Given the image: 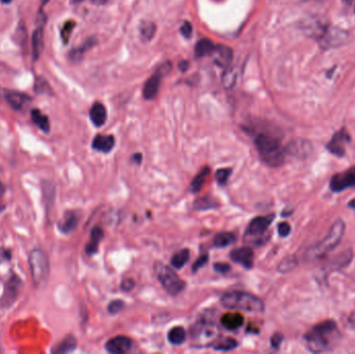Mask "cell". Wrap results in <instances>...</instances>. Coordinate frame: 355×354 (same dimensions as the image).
I'll use <instances>...</instances> for the list:
<instances>
[{"instance_id": "cell-26", "label": "cell", "mask_w": 355, "mask_h": 354, "mask_svg": "<svg viewBox=\"0 0 355 354\" xmlns=\"http://www.w3.org/2000/svg\"><path fill=\"white\" fill-rule=\"evenodd\" d=\"M30 116L33 123L42 131L46 133L50 131V121H49V118L45 115H43L40 111H38V109H32Z\"/></svg>"}, {"instance_id": "cell-42", "label": "cell", "mask_w": 355, "mask_h": 354, "mask_svg": "<svg viewBox=\"0 0 355 354\" xmlns=\"http://www.w3.org/2000/svg\"><path fill=\"white\" fill-rule=\"evenodd\" d=\"M11 259V251L8 248L0 247V264L3 262H7Z\"/></svg>"}, {"instance_id": "cell-10", "label": "cell", "mask_w": 355, "mask_h": 354, "mask_svg": "<svg viewBox=\"0 0 355 354\" xmlns=\"http://www.w3.org/2000/svg\"><path fill=\"white\" fill-rule=\"evenodd\" d=\"M170 65V64H169ZM168 64H166V67H161L159 70H157L154 74L145 81L144 87H143V97L144 99L146 100H153L156 98V96L159 93V90H160V84H161V80L163 77V71L169 66Z\"/></svg>"}, {"instance_id": "cell-5", "label": "cell", "mask_w": 355, "mask_h": 354, "mask_svg": "<svg viewBox=\"0 0 355 354\" xmlns=\"http://www.w3.org/2000/svg\"><path fill=\"white\" fill-rule=\"evenodd\" d=\"M29 267L33 283L36 287H43L49 276L50 265L47 254L42 249H33L29 254Z\"/></svg>"}, {"instance_id": "cell-13", "label": "cell", "mask_w": 355, "mask_h": 354, "mask_svg": "<svg viewBox=\"0 0 355 354\" xmlns=\"http://www.w3.org/2000/svg\"><path fill=\"white\" fill-rule=\"evenodd\" d=\"M131 346H132V341L130 338L126 336H118L110 339L106 343L105 348L109 353L123 354L128 352Z\"/></svg>"}, {"instance_id": "cell-4", "label": "cell", "mask_w": 355, "mask_h": 354, "mask_svg": "<svg viewBox=\"0 0 355 354\" xmlns=\"http://www.w3.org/2000/svg\"><path fill=\"white\" fill-rule=\"evenodd\" d=\"M345 224L343 221H337L332 228H330L328 234L315 246L310 248L308 251V258L311 260H317L322 258L324 254L335 249L338 244L342 241L343 236L345 234Z\"/></svg>"}, {"instance_id": "cell-11", "label": "cell", "mask_w": 355, "mask_h": 354, "mask_svg": "<svg viewBox=\"0 0 355 354\" xmlns=\"http://www.w3.org/2000/svg\"><path fill=\"white\" fill-rule=\"evenodd\" d=\"M274 215H267V216H259L253 218L249 223L246 229V236H260L263 235L269 226L273 222Z\"/></svg>"}, {"instance_id": "cell-35", "label": "cell", "mask_w": 355, "mask_h": 354, "mask_svg": "<svg viewBox=\"0 0 355 354\" xmlns=\"http://www.w3.org/2000/svg\"><path fill=\"white\" fill-rule=\"evenodd\" d=\"M231 175H232L231 168H220L217 170L215 174V179L219 185L225 186L228 183Z\"/></svg>"}, {"instance_id": "cell-8", "label": "cell", "mask_w": 355, "mask_h": 354, "mask_svg": "<svg viewBox=\"0 0 355 354\" xmlns=\"http://www.w3.org/2000/svg\"><path fill=\"white\" fill-rule=\"evenodd\" d=\"M330 189L334 192H342L348 188L355 187V167H351L344 173L336 174L330 179Z\"/></svg>"}, {"instance_id": "cell-12", "label": "cell", "mask_w": 355, "mask_h": 354, "mask_svg": "<svg viewBox=\"0 0 355 354\" xmlns=\"http://www.w3.org/2000/svg\"><path fill=\"white\" fill-rule=\"evenodd\" d=\"M46 22V17L42 13V17L39 18V24L36 26L35 30L32 33V54L33 58L36 60L40 55L42 54V51L44 49V25Z\"/></svg>"}, {"instance_id": "cell-52", "label": "cell", "mask_w": 355, "mask_h": 354, "mask_svg": "<svg viewBox=\"0 0 355 354\" xmlns=\"http://www.w3.org/2000/svg\"><path fill=\"white\" fill-rule=\"evenodd\" d=\"M1 2L4 3V4H7V3L11 2V0H1Z\"/></svg>"}, {"instance_id": "cell-9", "label": "cell", "mask_w": 355, "mask_h": 354, "mask_svg": "<svg viewBox=\"0 0 355 354\" xmlns=\"http://www.w3.org/2000/svg\"><path fill=\"white\" fill-rule=\"evenodd\" d=\"M350 142L349 133L342 129L338 131L330 141L327 143V150L335 156L342 157L346 153V145Z\"/></svg>"}, {"instance_id": "cell-37", "label": "cell", "mask_w": 355, "mask_h": 354, "mask_svg": "<svg viewBox=\"0 0 355 354\" xmlns=\"http://www.w3.org/2000/svg\"><path fill=\"white\" fill-rule=\"evenodd\" d=\"M208 261H209V257H208V254H207V253L202 254L201 257H200L197 261L194 262V264H193V266H192L193 272H197L199 269H201L202 267H204V266L208 263Z\"/></svg>"}, {"instance_id": "cell-41", "label": "cell", "mask_w": 355, "mask_h": 354, "mask_svg": "<svg viewBox=\"0 0 355 354\" xmlns=\"http://www.w3.org/2000/svg\"><path fill=\"white\" fill-rule=\"evenodd\" d=\"M181 33L185 36V38H190L192 34V25L189 22H184L183 23V25L180 28Z\"/></svg>"}, {"instance_id": "cell-2", "label": "cell", "mask_w": 355, "mask_h": 354, "mask_svg": "<svg viewBox=\"0 0 355 354\" xmlns=\"http://www.w3.org/2000/svg\"><path fill=\"white\" fill-rule=\"evenodd\" d=\"M254 144L264 163L271 167L283 165L286 150L281 145L279 138L272 134L260 133L254 138Z\"/></svg>"}, {"instance_id": "cell-47", "label": "cell", "mask_w": 355, "mask_h": 354, "mask_svg": "<svg viewBox=\"0 0 355 354\" xmlns=\"http://www.w3.org/2000/svg\"><path fill=\"white\" fill-rule=\"evenodd\" d=\"M187 66H188V63L185 62V60H184V62H181V64H180V68H181L182 71L187 70Z\"/></svg>"}, {"instance_id": "cell-27", "label": "cell", "mask_w": 355, "mask_h": 354, "mask_svg": "<svg viewBox=\"0 0 355 354\" xmlns=\"http://www.w3.org/2000/svg\"><path fill=\"white\" fill-rule=\"evenodd\" d=\"M77 346V341L75 339L74 336H68L66 337L62 343H59L58 345H56L55 349L52 350L53 353H58V354H62V353H68V352H71L74 350Z\"/></svg>"}, {"instance_id": "cell-46", "label": "cell", "mask_w": 355, "mask_h": 354, "mask_svg": "<svg viewBox=\"0 0 355 354\" xmlns=\"http://www.w3.org/2000/svg\"><path fill=\"white\" fill-rule=\"evenodd\" d=\"M133 159L136 161V163L139 164L141 162V160H142V156H141V154H134L133 155Z\"/></svg>"}, {"instance_id": "cell-36", "label": "cell", "mask_w": 355, "mask_h": 354, "mask_svg": "<svg viewBox=\"0 0 355 354\" xmlns=\"http://www.w3.org/2000/svg\"><path fill=\"white\" fill-rule=\"evenodd\" d=\"M125 308V302L123 300L116 299L108 304V312L110 314H118Z\"/></svg>"}, {"instance_id": "cell-18", "label": "cell", "mask_w": 355, "mask_h": 354, "mask_svg": "<svg viewBox=\"0 0 355 354\" xmlns=\"http://www.w3.org/2000/svg\"><path fill=\"white\" fill-rule=\"evenodd\" d=\"M115 137L113 135H97L93 140V149L102 152V153H109L114 149L115 146Z\"/></svg>"}, {"instance_id": "cell-34", "label": "cell", "mask_w": 355, "mask_h": 354, "mask_svg": "<svg viewBox=\"0 0 355 354\" xmlns=\"http://www.w3.org/2000/svg\"><path fill=\"white\" fill-rule=\"evenodd\" d=\"M296 265H297L296 258L294 257V255H289V257L285 258L283 261L280 262V264L278 266V270L280 272H288V271L292 270L293 268H295Z\"/></svg>"}, {"instance_id": "cell-24", "label": "cell", "mask_w": 355, "mask_h": 354, "mask_svg": "<svg viewBox=\"0 0 355 354\" xmlns=\"http://www.w3.org/2000/svg\"><path fill=\"white\" fill-rule=\"evenodd\" d=\"M210 168L209 167H204L201 172L195 176L190 184V190L193 193H198L201 191L202 187L205 185V183L207 182V179L210 176Z\"/></svg>"}, {"instance_id": "cell-40", "label": "cell", "mask_w": 355, "mask_h": 354, "mask_svg": "<svg viewBox=\"0 0 355 354\" xmlns=\"http://www.w3.org/2000/svg\"><path fill=\"white\" fill-rule=\"evenodd\" d=\"M283 340H284V336L281 335V334L277 333V334L273 335L272 338H271V340H270L271 347H272L273 349L279 348V346H280V344H281V342H283Z\"/></svg>"}, {"instance_id": "cell-45", "label": "cell", "mask_w": 355, "mask_h": 354, "mask_svg": "<svg viewBox=\"0 0 355 354\" xmlns=\"http://www.w3.org/2000/svg\"><path fill=\"white\" fill-rule=\"evenodd\" d=\"M109 1L110 0H92V3L95 5H104Z\"/></svg>"}, {"instance_id": "cell-38", "label": "cell", "mask_w": 355, "mask_h": 354, "mask_svg": "<svg viewBox=\"0 0 355 354\" xmlns=\"http://www.w3.org/2000/svg\"><path fill=\"white\" fill-rule=\"evenodd\" d=\"M74 25H75V23L74 22H68L67 24H65V26H64V29L62 31V36H63V39L65 41V43L68 42L69 38H70V35H71V32L73 30V28H74Z\"/></svg>"}, {"instance_id": "cell-3", "label": "cell", "mask_w": 355, "mask_h": 354, "mask_svg": "<svg viewBox=\"0 0 355 354\" xmlns=\"http://www.w3.org/2000/svg\"><path fill=\"white\" fill-rule=\"evenodd\" d=\"M222 303L226 309L250 313H263L264 303L256 296L243 291H231L222 297Z\"/></svg>"}, {"instance_id": "cell-17", "label": "cell", "mask_w": 355, "mask_h": 354, "mask_svg": "<svg viewBox=\"0 0 355 354\" xmlns=\"http://www.w3.org/2000/svg\"><path fill=\"white\" fill-rule=\"evenodd\" d=\"M90 118L92 123L96 127L103 126L107 119V112L105 106L100 102H96L90 111Z\"/></svg>"}, {"instance_id": "cell-1", "label": "cell", "mask_w": 355, "mask_h": 354, "mask_svg": "<svg viewBox=\"0 0 355 354\" xmlns=\"http://www.w3.org/2000/svg\"><path fill=\"white\" fill-rule=\"evenodd\" d=\"M338 337L339 329L337 323L333 320H327L315 325L304 336V340L310 351L320 353L332 349Z\"/></svg>"}, {"instance_id": "cell-23", "label": "cell", "mask_w": 355, "mask_h": 354, "mask_svg": "<svg viewBox=\"0 0 355 354\" xmlns=\"http://www.w3.org/2000/svg\"><path fill=\"white\" fill-rule=\"evenodd\" d=\"M216 49V45H214V43L208 39H203L201 41H199L195 45L194 48V54L195 57H204L207 55H210L212 53H214Z\"/></svg>"}, {"instance_id": "cell-20", "label": "cell", "mask_w": 355, "mask_h": 354, "mask_svg": "<svg viewBox=\"0 0 355 354\" xmlns=\"http://www.w3.org/2000/svg\"><path fill=\"white\" fill-rule=\"evenodd\" d=\"M220 322L229 331H235L243 325L244 317L240 313H227L222 317Z\"/></svg>"}, {"instance_id": "cell-51", "label": "cell", "mask_w": 355, "mask_h": 354, "mask_svg": "<svg viewBox=\"0 0 355 354\" xmlns=\"http://www.w3.org/2000/svg\"><path fill=\"white\" fill-rule=\"evenodd\" d=\"M83 0H72V3H80Z\"/></svg>"}, {"instance_id": "cell-21", "label": "cell", "mask_w": 355, "mask_h": 354, "mask_svg": "<svg viewBox=\"0 0 355 354\" xmlns=\"http://www.w3.org/2000/svg\"><path fill=\"white\" fill-rule=\"evenodd\" d=\"M79 223V218L75 212H68L65 214L63 221L58 224L59 230L65 234H69L74 231Z\"/></svg>"}, {"instance_id": "cell-30", "label": "cell", "mask_w": 355, "mask_h": 354, "mask_svg": "<svg viewBox=\"0 0 355 354\" xmlns=\"http://www.w3.org/2000/svg\"><path fill=\"white\" fill-rule=\"evenodd\" d=\"M235 241H236V237L234 234L230 233V232H223V233H219L215 236L213 243H214V246L224 248L229 245H232Z\"/></svg>"}, {"instance_id": "cell-43", "label": "cell", "mask_w": 355, "mask_h": 354, "mask_svg": "<svg viewBox=\"0 0 355 354\" xmlns=\"http://www.w3.org/2000/svg\"><path fill=\"white\" fill-rule=\"evenodd\" d=\"M214 270L219 273H228L231 270V266L227 263H215Z\"/></svg>"}, {"instance_id": "cell-6", "label": "cell", "mask_w": 355, "mask_h": 354, "mask_svg": "<svg viewBox=\"0 0 355 354\" xmlns=\"http://www.w3.org/2000/svg\"><path fill=\"white\" fill-rule=\"evenodd\" d=\"M156 273L159 282L171 295H177L185 289V283L170 268L162 263L156 265Z\"/></svg>"}, {"instance_id": "cell-15", "label": "cell", "mask_w": 355, "mask_h": 354, "mask_svg": "<svg viewBox=\"0 0 355 354\" xmlns=\"http://www.w3.org/2000/svg\"><path fill=\"white\" fill-rule=\"evenodd\" d=\"M20 285H21L20 278L17 275H14L13 277H10L8 279L4 290L3 297L1 298V300H0V302L2 303V306L8 307L15 301L18 295V291L20 289Z\"/></svg>"}, {"instance_id": "cell-33", "label": "cell", "mask_w": 355, "mask_h": 354, "mask_svg": "<svg viewBox=\"0 0 355 354\" xmlns=\"http://www.w3.org/2000/svg\"><path fill=\"white\" fill-rule=\"evenodd\" d=\"M156 32V25L155 23L151 21H144L140 26V34L142 39L145 41H150L154 38Z\"/></svg>"}, {"instance_id": "cell-53", "label": "cell", "mask_w": 355, "mask_h": 354, "mask_svg": "<svg viewBox=\"0 0 355 354\" xmlns=\"http://www.w3.org/2000/svg\"><path fill=\"white\" fill-rule=\"evenodd\" d=\"M354 11H355V8H354Z\"/></svg>"}, {"instance_id": "cell-16", "label": "cell", "mask_w": 355, "mask_h": 354, "mask_svg": "<svg viewBox=\"0 0 355 354\" xmlns=\"http://www.w3.org/2000/svg\"><path fill=\"white\" fill-rule=\"evenodd\" d=\"M7 103L13 107L15 111H21L30 102V97L26 94H22L14 91H6L4 94Z\"/></svg>"}, {"instance_id": "cell-7", "label": "cell", "mask_w": 355, "mask_h": 354, "mask_svg": "<svg viewBox=\"0 0 355 354\" xmlns=\"http://www.w3.org/2000/svg\"><path fill=\"white\" fill-rule=\"evenodd\" d=\"M192 339L200 344L213 343L218 337V328L214 322L200 320L191 331Z\"/></svg>"}, {"instance_id": "cell-31", "label": "cell", "mask_w": 355, "mask_h": 354, "mask_svg": "<svg viewBox=\"0 0 355 354\" xmlns=\"http://www.w3.org/2000/svg\"><path fill=\"white\" fill-rule=\"evenodd\" d=\"M219 206L218 202L214 200L211 197H204L199 200H197L193 204V207L199 211H205V210H210V209H215Z\"/></svg>"}, {"instance_id": "cell-50", "label": "cell", "mask_w": 355, "mask_h": 354, "mask_svg": "<svg viewBox=\"0 0 355 354\" xmlns=\"http://www.w3.org/2000/svg\"><path fill=\"white\" fill-rule=\"evenodd\" d=\"M353 1H354V0H343V2H344L345 4H348V5L352 4Z\"/></svg>"}, {"instance_id": "cell-22", "label": "cell", "mask_w": 355, "mask_h": 354, "mask_svg": "<svg viewBox=\"0 0 355 354\" xmlns=\"http://www.w3.org/2000/svg\"><path fill=\"white\" fill-rule=\"evenodd\" d=\"M214 53H216V62L219 66L228 67L231 64L233 59V51L230 47L218 45L216 46Z\"/></svg>"}, {"instance_id": "cell-44", "label": "cell", "mask_w": 355, "mask_h": 354, "mask_svg": "<svg viewBox=\"0 0 355 354\" xmlns=\"http://www.w3.org/2000/svg\"><path fill=\"white\" fill-rule=\"evenodd\" d=\"M120 287H121V290L125 292H128L135 287V282H134L132 278H125L123 282H121Z\"/></svg>"}, {"instance_id": "cell-32", "label": "cell", "mask_w": 355, "mask_h": 354, "mask_svg": "<svg viewBox=\"0 0 355 354\" xmlns=\"http://www.w3.org/2000/svg\"><path fill=\"white\" fill-rule=\"evenodd\" d=\"M95 44H96V40L90 39L89 41H87L83 44V46H80V47H78L76 49H73V50L70 53L71 59L74 60V62H78V60H80L83 57L85 51H88L89 49L92 48Z\"/></svg>"}, {"instance_id": "cell-48", "label": "cell", "mask_w": 355, "mask_h": 354, "mask_svg": "<svg viewBox=\"0 0 355 354\" xmlns=\"http://www.w3.org/2000/svg\"><path fill=\"white\" fill-rule=\"evenodd\" d=\"M4 186L1 184V182H0V197H1V195L3 194V192H4Z\"/></svg>"}, {"instance_id": "cell-39", "label": "cell", "mask_w": 355, "mask_h": 354, "mask_svg": "<svg viewBox=\"0 0 355 354\" xmlns=\"http://www.w3.org/2000/svg\"><path fill=\"white\" fill-rule=\"evenodd\" d=\"M277 231L280 237H287L291 233V227L288 223H280L277 226Z\"/></svg>"}, {"instance_id": "cell-14", "label": "cell", "mask_w": 355, "mask_h": 354, "mask_svg": "<svg viewBox=\"0 0 355 354\" xmlns=\"http://www.w3.org/2000/svg\"><path fill=\"white\" fill-rule=\"evenodd\" d=\"M231 259L246 269H251L253 266V251L250 247H239L231 252Z\"/></svg>"}, {"instance_id": "cell-28", "label": "cell", "mask_w": 355, "mask_h": 354, "mask_svg": "<svg viewBox=\"0 0 355 354\" xmlns=\"http://www.w3.org/2000/svg\"><path fill=\"white\" fill-rule=\"evenodd\" d=\"M189 259H190V251L189 249L184 248L176 252L173 257H171L170 264L173 265V267L176 268V269H181V268H183L186 265Z\"/></svg>"}, {"instance_id": "cell-29", "label": "cell", "mask_w": 355, "mask_h": 354, "mask_svg": "<svg viewBox=\"0 0 355 354\" xmlns=\"http://www.w3.org/2000/svg\"><path fill=\"white\" fill-rule=\"evenodd\" d=\"M238 343L236 340L232 338H226V339H216L213 343L212 347L216 351H231L233 349L237 348Z\"/></svg>"}, {"instance_id": "cell-19", "label": "cell", "mask_w": 355, "mask_h": 354, "mask_svg": "<svg viewBox=\"0 0 355 354\" xmlns=\"http://www.w3.org/2000/svg\"><path fill=\"white\" fill-rule=\"evenodd\" d=\"M103 237H104L103 230L100 227H95L92 230L90 242L87 244V246H85V252H87L89 255H93L97 253L98 248H99V244L102 241Z\"/></svg>"}, {"instance_id": "cell-49", "label": "cell", "mask_w": 355, "mask_h": 354, "mask_svg": "<svg viewBox=\"0 0 355 354\" xmlns=\"http://www.w3.org/2000/svg\"><path fill=\"white\" fill-rule=\"evenodd\" d=\"M348 206L350 207V208H353V209H355V200H353V201H351L349 204H348Z\"/></svg>"}, {"instance_id": "cell-25", "label": "cell", "mask_w": 355, "mask_h": 354, "mask_svg": "<svg viewBox=\"0 0 355 354\" xmlns=\"http://www.w3.org/2000/svg\"><path fill=\"white\" fill-rule=\"evenodd\" d=\"M167 338L170 344L179 346L182 345L186 341V332L182 326H176L170 329L167 335Z\"/></svg>"}]
</instances>
